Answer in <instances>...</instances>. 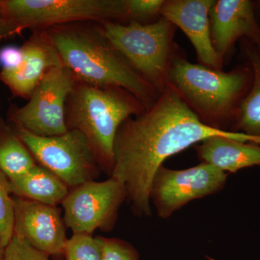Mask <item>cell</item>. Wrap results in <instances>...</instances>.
I'll list each match as a JSON object with an SVG mask.
<instances>
[{
  "mask_svg": "<svg viewBox=\"0 0 260 260\" xmlns=\"http://www.w3.org/2000/svg\"><path fill=\"white\" fill-rule=\"evenodd\" d=\"M22 48L21 65L14 70H2L0 79L15 95L29 99L48 72L63 64L46 30H34Z\"/></svg>",
  "mask_w": 260,
  "mask_h": 260,
  "instance_id": "14",
  "label": "cell"
},
{
  "mask_svg": "<svg viewBox=\"0 0 260 260\" xmlns=\"http://www.w3.org/2000/svg\"><path fill=\"white\" fill-rule=\"evenodd\" d=\"M64 254L66 260H103L97 238L88 234H73L68 239Z\"/></svg>",
  "mask_w": 260,
  "mask_h": 260,
  "instance_id": "20",
  "label": "cell"
},
{
  "mask_svg": "<svg viewBox=\"0 0 260 260\" xmlns=\"http://www.w3.org/2000/svg\"><path fill=\"white\" fill-rule=\"evenodd\" d=\"M228 176V173L206 162L182 170L162 165L152 181L150 200L160 218H169L193 200L221 191Z\"/></svg>",
  "mask_w": 260,
  "mask_h": 260,
  "instance_id": "9",
  "label": "cell"
},
{
  "mask_svg": "<svg viewBox=\"0 0 260 260\" xmlns=\"http://www.w3.org/2000/svg\"><path fill=\"white\" fill-rule=\"evenodd\" d=\"M106 37L145 81L159 93L168 85V75L178 45L177 27L160 16L150 23H101Z\"/></svg>",
  "mask_w": 260,
  "mask_h": 260,
  "instance_id": "5",
  "label": "cell"
},
{
  "mask_svg": "<svg viewBox=\"0 0 260 260\" xmlns=\"http://www.w3.org/2000/svg\"><path fill=\"white\" fill-rule=\"evenodd\" d=\"M20 32L18 28L8 21L0 8V38L10 37Z\"/></svg>",
  "mask_w": 260,
  "mask_h": 260,
  "instance_id": "25",
  "label": "cell"
},
{
  "mask_svg": "<svg viewBox=\"0 0 260 260\" xmlns=\"http://www.w3.org/2000/svg\"><path fill=\"white\" fill-rule=\"evenodd\" d=\"M76 80L66 67L49 70L41 80L28 102L15 109L13 120L18 126L41 137H54L68 131L66 102Z\"/></svg>",
  "mask_w": 260,
  "mask_h": 260,
  "instance_id": "10",
  "label": "cell"
},
{
  "mask_svg": "<svg viewBox=\"0 0 260 260\" xmlns=\"http://www.w3.org/2000/svg\"><path fill=\"white\" fill-rule=\"evenodd\" d=\"M35 158L18 135H5L0 140V169L9 180L25 175L36 167Z\"/></svg>",
  "mask_w": 260,
  "mask_h": 260,
  "instance_id": "18",
  "label": "cell"
},
{
  "mask_svg": "<svg viewBox=\"0 0 260 260\" xmlns=\"http://www.w3.org/2000/svg\"><path fill=\"white\" fill-rule=\"evenodd\" d=\"M125 200V187L113 177L76 186L70 189L61 203L65 225L73 234L91 235L98 229L110 232Z\"/></svg>",
  "mask_w": 260,
  "mask_h": 260,
  "instance_id": "8",
  "label": "cell"
},
{
  "mask_svg": "<svg viewBox=\"0 0 260 260\" xmlns=\"http://www.w3.org/2000/svg\"><path fill=\"white\" fill-rule=\"evenodd\" d=\"M241 56L253 72L250 90L238 109L232 133L249 137V143L260 145V49L246 39L239 41Z\"/></svg>",
  "mask_w": 260,
  "mask_h": 260,
  "instance_id": "16",
  "label": "cell"
},
{
  "mask_svg": "<svg viewBox=\"0 0 260 260\" xmlns=\"http://www.w3.org/2000/svg\"><path fill=\"white\" fill-rule=\"evenodd\" d=\"M215 0H164L160 16L180 28L190 41L199 64L223 70V61L214 49L210 10Z\"/></svg>",
  "mask_w": 260,
  "mask_h": 260,
  "instance_id": "13",
  "label": "cell"
},
{
  "mask_svg": "<svg viewBox=\"0 0 260 260\" xmlns=\"http://www.w3.org/2000/svg\"><path fill=\"white\" fill-rule=\"evenodd\" d=\"M14 203V234L48 255L64 254L68 239L60 210L24 198Z\"/></svg>",
  "mask_w": 260,
  "mask_h": 260,
  "instance_id": "11",
  "label": "cell"
},
{
  "mask_svg": "<svg viewBox=\"0 0 260 260\" xmlns=\"http://www.w3.org/2000/svg\"><path fill=\"white\" fill-rule=\"evenodd\" d=\"M10 190L20 198L51 206L61 204L70 188L42 166H36L25 175L9 180Z\"/></svg>",
  "mask_w": 260,
  "mask_h": 260,
  "instance_id": "17",
  "label": "cell"
},
{
  "mask_svg": "<svg viewBox=\"0 0 260 260\" xmlns=\"http://www.w3.org/2000/svg\"><path fill=\"white\" fill-rule=\"evenodd\" d=\"M254 10H255V13L256 18H260V1H254Z\"/></svg>",
  "mask_w": 260,
  "mask_h": 260,
  "instance_id": "26",
  "label": "cell"
},
{
  "mask_svg": "<svg viewBox=\"0 0 260 260\" xmlns=\"http://www.w3.org/2000/svg\"><path fill=\"white\" fill-rule=\"evenodd\" d=\"M146 109L125 89L99 88L76 82L67 100L65 119L68 130H78L86 137L101 169L111 175L118 129L128 118Z\"/></svg>",
  "mask_w": 260,
  "mask_h": 260,
  "instance_id": "4",
  "label": "cell"
},
{
  "mask_svg": "<svg viewBox=\"0 0 260 260\" xmlns=\"http://www.w3.org/2000/svg\"><path fill=\"white\" fill-rule=\"evenodd\" d=\"M10 181L0 169V252H4L6 246L14 234L15 203L10 194Z\"/></svg>",
  "mask_w": 260,
  "mask_h": 260,
  "instance_id": "19",
  "label": "cell"
},
{
  "mask_svg": "<svg viewBox=\"0 0 260 260\" xmlns=\"http://www.w3.org/2000/svg\"><path fill=\"white\" fill-rule=\"evenodd\" d=\"M18 135L35 160L71 189L95 180L99 174L101 167L93 148L78 130L41 137L18 126Z\"/></svg>",
  "mask_w": 260,
  "mask_h": 260,
  "instance_id": "7",
  "label": "cell"
},
{
  "mask_svg": "<svg viewBox=\"0 0 260 260\" xmlns=\"http://www.w3.org/2000/svg\"><path fill=\"white\" fill-rule=\"evenodd\" d=\"M164 0H127L130 21L147 23L146 20L158 19Z\"/></svg>",
  "mask_w": 260,
  "mask_h": 260,
  "instance_id": "23",
  "label": "cell"
},
{
  "mask_svg": "<svg viewBox=\"0 0 260 260\" xmlns=\"http://www.w3.org/2000/svg\"><path fill=\"white\" fill-rule=\"evenodd\" d=\"M62 64L77 82L125 89L149 109L160 94L149 85L106 37L100 24L82 22L46 29Z\"/></svg>",
  "mask_w": 260,
  "mask_h": 260,
  "instance_id": "2",
  "label": "cell"
},
{
  "mask_svg": "<svg viewBox=\"0 0 260 260\" xmlns=\"http://www.w3.org/2000/svg\"><path fill=\"white\" fill-rule=\"evenodd\" d=\"M0 260H5L4 256H3V253L0 252Z\"/></svg>",
  "mask_w": 260,
  "mask_h": 260,
  "instance_id": "27",
  "label": "cell"
},
{
  "mask_svg": "<svg viewBox=\"0 0 260 260\" xmlns=\"http://www.w3.org/2000/svg\"><path fill=\"white\" fill-rule=\"evenodd\" d=\"M0 8L20 32L82 22H129L127 0H3Z\"/></svg>",
  "mask_w": 260,
  "mask_h": 260,
  "instance_id": "6",
  "label": "cell"
},
{
  "mask_svg": "<svg viewBox=\"0 0 260 260\" xmlns=\"http://www.w3.org/2000/svg\"><path fill=\"white\" fill-rule=\"evenodd\" d=\"M253 72L246 62L231 71L189 62L178 46L173 57L168 85L175 89L205 125L230 132L238 109L250 90Z\"/></svg>",
  "mask_w": 260,
  "mask_h": 260,
  "instance_id": "3",
  "label": "cell"
},
{
  "mask_svg": "<svg viewBox=\"0 0 260 260\" xmlns=\"http://www.w3.org/2000/svg\"><path fill=\"white\" fill-rule=\"evenodd\" d=\"M232 133L205 125L168 85L153 107L128 118L118 129L110 177L125 187L135 215L151 216L150 187L164 162L207 138Z\"/></svg>",
  "mask_w": 260,
  "mask_h": 260,
  "instance_id": "1",
  "label": "cell"
},
{
  "mask_svg": "<svg viewBox=\"0 0 260 260\" xmlns=\"http://www.w3.org/2000/svg\"><path fill=\"white\" fill-rule=\"evenodd\" d=\"M5 260H49L46 253L38 250L21 236L13 237L3 252Z\"/></svg>",
  "mask_w": 260,
  "mask_h": 260,
  "instance_id": "21",
  "label": "cell"
},
{
  "mask_svg": "<svg viewBox=\"0 0 260 260\" xmlns=\"http://www.w3.org/2000/svg\"><path fill=\"white\" fill-rule=\"evenodd\" d=\"M249 142L246 135L232 133L207 138L194 149L200 161L229 174L260 166V145Z\"/></svg>",
  "mask_w": 260,
  "mask_h": 260,
  "instance_id": "15",
  "label": "cell"
},
{
  "mask_svg": "<svg viewBox=\"0 0 260 260\" xmlns=\"http://www.w3.org/2000/svg\"><path fill=\"white\" fill-rule=\"evenodd\" d=\"M23 60V48L6 46L0 49V66L5 71L14 70L21 65Z\"/></svg>",
  "mask_w": 260,
  "mask_h": 260,
  "instance_id": "24",
  "label": "cell"
},
{
  "mask_svg": "<svg viewBox=\"0 0 260 260\" xmlns=\"http://www.w3.org/2000/svg\"><path fill=\"white\" fill-rule=\"evenodd\" d=\"M96 238L102 248L103 260H139L138 251L129 243L115 238Z\"/></svg>",
  "mask_w": 260,
  "mask_h": 260,
  "instance_id": "22",
  "label": "cell"
},
{
  "mask_svg": "<svg viewBox=\"0 0 260 260\" xmlns=\"http://www.w3.org/2000/svg\"><path fill=\"white\" fill-rule=\"evenodd\" d=\"M210 20L214 49L223 62L241 39H248L260 49V23L254 1L215 0Z\"/></svg>",
  "mask_w": 260,
  "mask_h": 260,
  "instance_id": "12",
  "label": "cell"
}]
</instances>
